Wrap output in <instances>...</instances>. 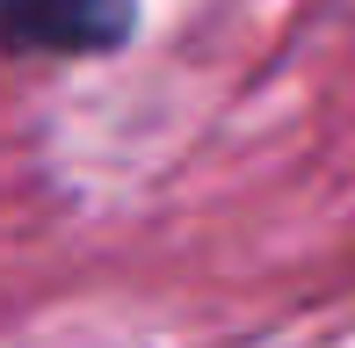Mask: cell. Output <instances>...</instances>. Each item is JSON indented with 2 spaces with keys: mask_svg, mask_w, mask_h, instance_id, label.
I'll list each match as a JSON object with an SVG mask.
<instances>
[{
  "mask_svg": "<svg viewBox=\"0 0 355 348\" xmlns=\"http://www.w3.org/2000/svg\"><path fill=\"white\" fill-rule=\"evenodd\" d=\"M131 37V0H0L8 51H109Z\"/></svg>",
  "mask_w": 355,
  "mask_h": 348,
  "instance_id": "1",
  "label": "cell"
}]
</instances>
